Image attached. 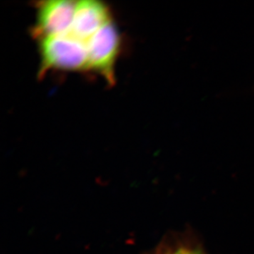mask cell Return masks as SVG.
Listing matches in <instances>:
<instances>
[{
  "instance_id": "6da1fadb",
  "label": "cell",
  "mask_w": 254,
  "mask_h": 254,
  "mask_svg": "<svg viewBox=\"0 0 254 254\" xmlns=\"http://www.w3.org/2000/svg\"><path fill=\"white\" fill-rule=\"evenodd\" d=\"M40 67L38 76H44L50 70L81 71L87 70L86 42L70 32L38 39Z\"/></svg>"
},
{
  "instance_id": "7a4b0ae2",
  "label": "cell",
  "mask_w": 254,
  "mask_h": 254,
  "mask_svg": "<svg viewBox=\"0 0 254 254\" xmlns=\"http://www.w3.org/2000/svg\"><path fill=\"white\" fill-rule=\"evenodd\" d=\"M87 68L99 73L108 85L116 83L115 65L121 51L122 37L113 20L105 23L86 42Z\"/></svg>"
},
{
  "instance_id": "3957f363",
  "label": "cell",
  "mask_w": 254,
  "mask_h": 254,
  "mask_svg": "<svg viewBox=\"0 0 254 254\" xmlns=\"http://www.w3.org/2000/svg\"><path fill=\"white\" fill-rule=\"evenodd\" d=\"M76 1L46 0L36 5V18L32 34L36 39L67 33L71 30Z\"/></svg>"
},
{
  "instance_id": "277c9868",
  "label": "cell",
  "mask_w": 254,
  "mask_h": 254,
  "mask_svg": "<svg viewBox=\"0 0 254 254\" xmlns=\"http://www.w3.org/2000/svg\"><path fill=\"white\" fill-rule=\"evenodd\" d=\"M111 10L100 0L76 1L70 33L86 42L105 23L113 19Z\"/></svg>"
},
{
  "instance_id": "5b68a950",
  "label": "cell",
  "mask_w": 254,
  "mask_h": 254,
  "mask_svg": "<svg viewBox=\"0 0 254 254\" xmlns=\"http://www.w3.org/2000/svg\"><path fill=\"white\" fill-rule=\"evenodd\" d=\"M180 254H200L197 253V252H190V251L181 250H180Z\"/></svg>"
}]
</instances>
